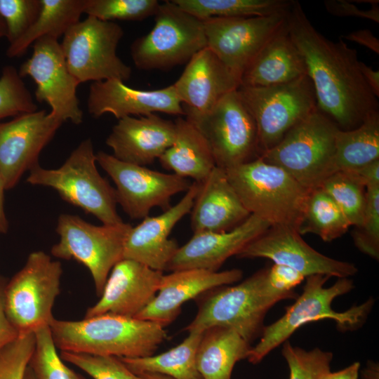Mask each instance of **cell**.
Wrapping results in <instances>:
<instances>
[{"label": "cell", "instance_id": "32", "mask_svg": "<svg viewBox=\"0 0 379 379\" xmlns=\"http://www.w3.org/2000/svg\"><path fill=\"white\" fill-rule=\"evenodd\" d=\"M379 159V111L350 130L338 128L335 135L334 169L353 171Z\"/></svg>", "mask_w": 379, "mask_h": 379}, {"label": "cell", "instance_id": "38", "mask_svg": "<svg viewBox=\"0 0 379 379\" xmlns=\"http://www.w3.org/2000/svg\"><path fill=\"white\" fill-rule=\"evenodd\" d=\"M38 110V106L18 70L13 65L3 67L0 75V119Z\"/></svg>", "mask_w": 379, "mask_h": 379}, {"label": "cell", "instance_id": "41", "mask_svg": "<svg viewBox=\"0 0 379 379\" xmlns=\"http://www.w3.org/2000/svg\"><path fill=\"white\" fill-rule=\"evenodd\" d=\"M352 237L356 247L371 258H379V185L366 187V204L362 222Z\"/></svg>", "mask_w": 379, "mask_h": 379}, {"label": "cell", "instance_id": "34", "mask_svg": "<svg viewBox=\"0 0 379 379\" xmlns=\"http://www.w3.org/2000/svg\"><path fill=\"white\" fill-rule=\"evenodd\" d=\"M350 225L333 200L320 187L310 191L298 232L312 233L324 241L335 240L347 232Z\"/></svg>", "mask_w": 379, "mask_h": 379}, {"label": "cell", "instance_id": "26", "mask_svg": "<svg viewBox=\"0 0 379 379\" xmlns=\"http://www.w3.org/2000/svg\"><path fill=\"white\" fill-rule=\"evenodd\" d=\"M194 232H222L251 215L228 180L225 170L215 166L201 182L190 211Z\"/></svg>", "mask_w": 379, "mask_h": 379}, {"label": "cell", "instance_id": "15", "mask_svg": "<svg viewBox=\"0 0 379 379\" xmlns=\"http://www.w3.org/2000/svg\"><path fill=\"white\" fill-rule=\"evenodd\" d=\"M32 48L31 57L18 69L20 76L33 79L36 101L47 103L52 117L62 122L81 124L84 113L77 95L80 84L68 69L58 39L43 36L34 42Z\"/></svg>", "mask_w": 379, "mask_h": 379}, {"label": "cell", "instance_id": "55", "mask_svg": "<svg viewBox=\"0 0 379 379\" xmlns=\"http://www.w3.org/2000/svg\"><path fill=\"white\" fill-rule=\"evenodd\" d=\"M24 379H36L29 366L25 371Z\"/></svg>", "mask_w": 379, "mask_h": 379}, {"label": "cell", "instance_id": "35", "mask_svg": "<svg viewBox=\"0 0 379 379\" xmlns=\"http://www.w3.org/2000/svg\"><path fill=\"white\" fill-rule=\"evenodd\" d=\"M342 211L350 226L361 225L366 204V187L351 173L336 171L319 187Z\"/></svg>", "mask_w": 379, "mask_h": 379}, {"label": "cell", "instance_id": "4", "mask_svg": "<svg viewBox=\"0 0 379 379\" xmlns=\"http://www.w3.org/2000/svg\"><path fill=\"white\" fill-rule=\"evenodd\" d=\"M229 182L246 208L271 227L298 231L307 190L279 166L260 158L225 170Z\"/></svg>", "mask_w": 379, "mask_h": 379}, {"label": "cell", "instance_id": "21", "mask_svg": "<svg viewBox=\"0 0 379 379\" xmlns=\"http://www.w3.org/2000/svg\"><path fill=\"white\" fill-rule=\"evenodd\" d=\"M88 113L95 118L110 113L118 120L126 117L147 116L156 112L185 115L173 85L144 91L109 79L92 82L87 98Z\"/></svg>", "mask_w": 379, "mask_h": 379}, {"label": "cell", "instance_id": "54", "mask_svg": "<svg viewBox=\"0 0 379 379\" xmlns=\"http://www.w3.org/2000/svg\"><path fill=\"white\" fill-rule=\"evenodd\" d=\"M6 36V27L4 19L0 15V39Z\"/></svg>", "mask_w": 379, "mask_h": 379}, {"label": "cell", "instance_id": "51", "mask_svg": "<svg viewBox=\"0 0 379 379\" xmlns=\"http://www.w3.org/2000/svg\"><path fill=\"white\" fill-rule=\"evenodd\" d=\"M6 188L0 175V234H6L9 229V223L4 207V192Z\"/></svg>", "mask_w": 379, "mask_h": 379}, {"label": "cell", "instance_id": "33", "mask_svg": "<svg viewBox=\"0 0 379 379\" xmlns=\"http://www.w3.org/2000/svg\"><path fill=\"white\" fill-rule=\"evenodd\" d=\"M200 20L211 18H251L286 12L292 0H172Z\"/></svg>", "mask_w": 379, "mask_h": 379}, {"label": "cell", "instance_id": "27", "mask_svg": "<svg viewBox=\"0 0 379 379\" xmlns=\"http://www.w3.org/2000/svg\"><path fill=\"white\" fill-rule=\"evenodd\" d=\"M307 75L302 56L285 26L264 46L241 79L240 86L266 87Z\"/></svg>", "mask_w": 379, "mask_h": 379}, {"label": "cell", "instance_id": "50", "mask_svg": "<svg viewBox=\"0 0 379 379\" xmlns=\"http://www.w3.org/2000/svg\"><path fill=\"white\" fill-rule=\"evenodd\" d=\"M359 362H354L349 366L335 372L329 371L323 379H358Z\"/></svg>", "mask_w": 379, "mask_h": 379}, {"label": "cell", "instance_id": "17", "mask_svg": "<svg viewBox=\"0 0 379 379\" xmlns=\"http://www.w3.org/2000/svg\"><path fill=\"white\" fill-rule=\"evenodd\" d=\"M62 123L46 109L0 122V175L6 190L15 187L23 174L39 164L40 153Z\"/></svg>", "mask_w": 379, "mask_h": 379}, {"label": "cell", "instance_id": "24", "mask_svg": "<svg viewBox=\"0 0 379 379\" xmlns=\"http://www.w3.org/2000/svg\"><path fill=\"white\" fill-rule=\"evenodd\" d=\"M173 85L186 116L208 112L225 95L238 89L240 81L206 47L190 59Z\"/></svg>", "mask_w": 379, "mask_h": 379}, {"label": "cell", "instance_id": "20", "mask_svg": "<svg viewBox=\"0 0 379 379\" xmlns=\"http://www.w3.org/2000/svg\"><path fill=\"white\" fill-rule=\"evenodd\" d=\"M198 190L199 182L194 181L175 205L159 215H148L132 227L125 239L123 259L137 261L155 270H166L179 247L175 240L169 239V234L190 213Z\"/></svg>", "mask_w": 379, "mask_h": 379}, {"label": "cell", "instance_id": "25", "mask_svg": "<svg viewBox=\"0 0 379 379\" xmlns=\"http://www.w3.org/2000/svg\"><path fill=\"white\" fill-rule=\"evenodd\" d=\"M175 135V122L156 114L129 116L118 120L105 143L117 159L146 166L172 145Z\"/></svg>", "mask_w": 379, "mask_h": 379}, {"label": "cell", "instance_id": "36", "mask_svg": "<svg viewBox=\"0 0 379 379\" xmlns=\"http://www.w3.org/2000/svg\"><path fill=\"white\" fill-rule=\"evenodd\" d=\"M35 345L29 362L36 379H85L67 366L57 352L50 326L34 332Z\"/></svg>", "mask_w": 379, "mask_h": 379}, {"label": "cell", "instance_id": "2", "mask_svg": "<svg viewBox=\"0 0 379 379\" xmlns=\"http://www.w3.org/2000/svg\"><path fill=\"white\" fill-rule=\"evenodd\" d=\"M50 328L61 351L117 357L151 356L167 338L157 323L112 314L77 321L54 318Z\"/></svg>", "mask_w": 379, "mask_h": 379}, {"label": "cell", "instance_id": "16", "mask_svg": "<svg viewBox=\"0 0 379 379\" xmlns=\"http://www.w3.org/2000/svg\"><path fill=\"white\" fill-rule=\"evenodd\" d=\"M286 11L263 17L204 20L207 47L241 84L248 67L285 26Z\"/></svg>", "mask_w": 379, "mask_h": 379}, {"label": "cell", "instance_id": "11", "mask_svg": "<svg viewBox=\"0 0 379 379\" xmlns=\"http://www.w3.org/2000/svg\"><path fill=\"white\" fill-rule=\"evenodd\" d=\"M124 36L114 22L87 16L72 25L60 43L70 73L81 83L117 79L126 81L131 68L117 54Z\"/></svg>", "mask_w": 379, "mask_h": 379}, {"label": "cell", "instance_id": "3", "mask_svg": "<svg viewBox=\"0 0 379 379\" xmlns=\"http://www.w3.org/2000/svg\"><path fill=\"white\" fill-rule=\"evenodd\" d=\"M328 276L314 274L307 277L302 292L295 298L293 304L276 321L265 326L259 342L251 347L247 360L252 364L260 363L269 353L283 344L300 327L310 322L333 320L342 331H354L361 327L368 317L373 305L368 299L343 312L332 308L333 300L350 292L354 287L352 279L338 278L329 287L324 284Z\"/></svg>", "mask_w": 379, "mask_h": 379}, {"label": "cell", "instance_id": "22", "mask_svg": "<svg viewBox=\"0 0 379 379\" xmlns=\"http://www.w3.org/2000/svg\"><path fill=\"white\" fill-rule=\"evenodd\" d=\"M270 227L267 222L251 214L229 231L195 233L186 244L178 247L166 270L203 269L217 272L229 258L237 256Z\"/></svg>", "mask_w": 379, "mask_h": 379}, {"label": "cell", "instance_id": "49", "mask_svg": "<svg viewBox=\"0 0 379 379\" xmlns=\"http://www.w3.org/2000/svg\"><path fill=\"white\" fill-rule=\"evenodd\" d=\"M361 74L374 95L379 97V72L363 62H360Z\"/></svg>", "mask_w": 379, "mask_h": 379}, {"label": "cell", "instance_id": "43", "mask_svg": "<svg viewBox=\"0 0 379 379\" xmlns=\"http://www.w3.org/2000/svg\"><path fill=\"white\" fill-rule=\"evenodd\" d=\"M35 345L34 333L20 335L0 350V379H24Z\"/></svg>", "mask_w": 379, "mask_h": 379}, {"label": "cell", "instance_id": "5", "mask_svg": "<svg viewBox=\"0 0 379 379\" xmlns=\"http://www.w3.org/2000/svg\"><path fill=\"white\" fill-rule=\"evenodd\" d=\"M96 162L93 142L86 138L59 168L35 165L29 170L27 182L55 190L64 201L94 215L104 225L122 222L117 213L115 189L98 172Z\"/></svg>", "mask_w": 379, "mask_h": 379}, {"label": "cell", "instance_id": "1", "mask_svg": "<svg viewBox=\"0 0 379 379\" xmlns=\"http://www.w3.org/2000/svg\"><path fill=\"white\" fill-rule=\"evenodd\" d=\"M286 18L313 84L317 108L341 130L354 128L378 112V98L361 74L357 51L320 33L298 1L292 0Z\"/></svg>", "mask_w": 379, "mask_h": 379}, {"label": "cell", "instance_id": "9", "mask_svg": "<svg viewBox=\"0 0 379 379\" xmlns=\"http://www.w3.org/2000/svg\"><path fill=\"white\" fill-rule=\"evenodd\" d=\"M154 25L131 46L135 67L142 70L168 69L187 64L207 47L203 20L181 9L172 0L160 3Z\"/></svg>", "mask_w": 379, "mask_h": 379}, {"label": "cell", "instance_id": "42", "mask_svg": "<svg viewBox=\"0 0 379 379\" xmlns=\"http://www.w3.org/2000/svg\"><path fill=\"white\" fill-rule=\"evenodd\" d=\"M41 0H0V15L6 27L9 45L20 39L36 20Z\"/></svg>", "mask_w": 379, "mask_h": 379}, {"label": "cell", "instance_id": "40", "mask_svg": "<svg viewBox=\"0 0 379 379\" xmlns=\"http://www.w3.org/2000/svg\"><path fill=\"white\" fill-rule=\"evenodd\" d=\"M61 359L93 379H145L132 372L119 357L61 351Z\"/></svg>", "mask_w": 379, "mask_h": 379}, {"label": "cell", "instance_id": "45", "mask_svg": "<svg viewBox=\"0 0 379 379\" xmlns=\"http://www.w3.org/2000/svg\"><path fill=\"white\" fill-rule=\"evenodd\" d=\"M378 1L371 4V8L362 10L350 1L326 0L324 6L326 11L338 17H355L366 18L375 22H379Z\"/></svg>", "mask_w": 379, "mask_h": 379}, {"label": "cell", "instance_id": "14", "mask_svg": "<svg viewBox=\"0 0 379 379\" xmlns=\"http://www.w3.org/2000/svg\"><path fill=\"white\" fill-rule=\"evenodd\" d=\"M96 161L115 185L117 204L131 219H143L154 207L171 208L172 197L186 192L192 183L174 173H162L146 166L124 162L103 151Z\"/></svg>", "mask_w": 379, "mask_h": 379}, {"label": "cell", "instance_id": "46", "mask_svg": "<svg viewBox=\"0 0 379 379\" xmlns=\"http://www.w3.org/2000/svg\"><path fill=\"white\" fill-rule=\"evenodd\" d=\"M7 281L6 277L0 275V350L19 337L6 312L4 292Z\"/></svg>", "mask_w": 379, "mask_h": 379}, {"label": "cell", "instance_id": "18", "mask_svg": "<svg viewBox=\"0 0 379 379\" xmlns=\"http://www.w3.org/2000/svg\"><path fill=\"white\" fill-rule=\"evenodd\" d=\"M239 258H267L274 264L291 267L305 277L321 274L338 278L354 275L357 267L351 262L328 257L308 245L295 229L272 226L246 246Z\"/></svg>", "mask_w": 379, "mask_h": 379}, {"label": "cell", "instance_id": "30", "mask_svg": "<svg viewBox=\"0 0 379 379\" xmlns=\"http://www.w3.org/2000/svg\"><path fill=\"white\" fill-rule=\"evenodd\" d=\"M40 13L31 27L17 41L8 45L10 58L23 55L35 41L43 36L59 39L80 20L87 0H41Z\"/></svg>", "mask_w": 379, "mask_h": 379}, {"label": "cell", "instance_id": "52", "mask_svg": "<svg viewBox=\"0 0 379 379\" xmlns=\"http://www.w3.org/2000/svg\"><path fill=\"white\" fill-rule=\"evenodd\" d=\"M363 379H378V364L369 361L367 368L362 372Z\"/></svg>", "mask_w": 379, "mask_h": 379}, {"label": "cell", "instance_id": "23", "mask_svg": "<svg viewBox=\"0 0 379 379\" xmlns=\"http://www.w3.org/2000/svg\"><path fill=\"white\" fill-rule=\"evenodd\" d=\"M239 269L213 272L203 269L173 271L163 275L158 294L134 318L154 321L165 327L179 315L182 305L211 289L241 280Z\"/></svg>", "mask_w": 379, "mask_h": 379}, {"label": "cell", "instance_id": "29", "mask_svg": "<svg viewBox=\"0 0 379 379\" xmlns=\"http://www.w3.org/2000/svg\"><path fill=\"white\" fill-rule=\"evenodd\" d=\"M251 347L234 330L213 326L205 330L196 353L197 368L203 379H232L235 364L248 358Z\"/></svg>", "mask_w": 379, "mask_h": 379}, {"label": "cell", "instance_id": "13", "mask_svg": "<svg viewBox=\"0 0 379 379\" xmlns=\"http://www.w3.org/2000/svg\"><path fill=\"white\" fill-rule=\"evenodd\" d=\"M185 117L208 142L217 167L226 170L258 158L256 125L237 89L208 112Z\"/></svg>", "mask_w": 379, "mask_h": 379}, {"label": "cell", "instance_id": "12", "mask_svg": "<svg viewBox=\"0 0 379 379\" xmlns=\"http://www.w3.org/2000/svg\"><path fill=\"white\" fill-rule=\"evenodd\" d=\"M132 226L124 221L115 225H95L79 215L60 214L56 232L59 241L53 245V256L75 260L90 272L96 293L100 296L108 275L123 259L125 239Z\"/></svg>", "mask_w": 379, "mask_h": 379}, {"label": "cell", "instance_id": "8", "mask_svg": "<svg viewBox=\"0 0 379 379\" xmlns=\"http://www.w3.org/2000/svg\"><path fill=\"white\" fill-rule=\"evenodd\" d=\"M266 270L261 269L238 284L217 287L200 295L197 314L185 330L204 332L213 326L227 327L249 343L260 336L265 315L274 305L262 289Z\"/></svg>", "mask_w": 379, "mask_h": 379}, {"label": "cell", "instance_id": "39", "mask_svg": "<svg viewBox=\"0 0 379 379\" xmlns=\"http://www.w3.org/2000/svg\"><path fill=\"white\" fill-rule=\"evenodd\" d=\"M282 356L289 368V379H323L331 371L333 353L318 347L310 351L283 343Z\"/></svg>", "mask_w": 379, "mask_h": 379}, {"label": "cell", "instance_id": "37", "mask_svg": "<svg viewBox=\"0 0 379 379\" xmlns=\"http://www.w3.org/2000/svg\"><path fill=\"white\" fill-rule=\"evenodd\" d=\"M157 0H87L84 13L103 21H139L154 15Z\"/></svg>", "mask_w": 379, "mask_h": 379}, {"label": "cell", "instance_id": "28", "mask_svg": "<svg viewBox=\"0 0 379 379\" xmlns=\"http://www.w3.org/2000/svg\"><path fill=\"white\" fill-rule=\"evenodd\" d=\"M174 141L158 159L163 168L180 177L202 182L216 166L209 145L187 119L175 121Z\"/></svg>", "mask_w": 379, "mask_h": 379}, {"label": "cell", "instance_id": "7", "mask_svg": "<svg viewBox=\"0 0 379 379\" xmlns=\"http://www.w3.org/2000/svg\"><path fill=\"white\" fill-rule=\"evenodd\" d=\"M62 268L43 251H33L8 280L4 292L7 317L20 335L50 326L60 293Z\"/></svg>", "mask_w": 379, "mask_h": 379}, {"label": "cell", "instance_id": "19", "mask_svg": "<svg viewBox=\"0 0 379 379\" xmlns=\"http://www.w3.org/2000/svg\"><path fill=\"white\" fill-rule=\"evenodd\" d=\"M163 272L130 259L119 260L111 270L98 301L84 318L104 314L135 317L154 298Z\"/></svg>", "mask_w": 379, "mask_h": 379}, {"label": "cell", "instance_id": "47", "mask_svg": "<svg viewBox=\"0 0 379 379\" xmlns=\"http://www.w3.org/2000/svg\"><path fill=\"white\" fill-rule=\"evenodd\" d=\"M342 38L367 47L376 54L379 53V40L373 33L367 29L353 31Z\"/></svg>", "mask_w": 379, "mask_h": 379}, {"label": "cell", "instance_id": "6", "mask_svg": "<svg viewBox=\"0 0 379 379\" xmlns=\"http://www.w3.org/2000/svg\"><path fill=\"white\" fill-rule=\"evenodd\" d=\"M337 125L318 108L258 158L285 170L309 190L335 173Z\"/></svg>", "mask_w": 379, "mask_h": 379}, {"label": "cell", "instance_id": "53", "mask_svg": "<svg viewBox=\"0 0 379 379\" xmlns=\"http://www.w3.org/2000/svg\"><path fill=\"white\" fill-rule=\"evenodd\" d=\"M145 379H173L171 377L158 373H144L140 375Z\"/></svg>", "mask_w": 379, "mask_h": 379}, {"label": "cell", "instance_id": "10", "mask_svg": "<svg viewBox=\"0 0 379 379\" xmlns=\"http://www.w3.org/2000/svg\"><path fill=\"white\" fill-rule=\"evenodd\" d=\"M237 91L256 125L258 157L317 109L314 88L307 75L271 86H239Z\"/></svg>", "mask_w": 379, "mask_h": 379}, {"label": "cell", "instance_id": "44", "mask_svg": "<svg viewBox=\"0 0 379 379\" xmlns=\"http://www.w3.org/2000/svg\"><path fill=\"white\" fill-rule=\"evenodd\" d=\"M305 278L291 267L274 263L266 270L262 284L264 294L274 305L282 300L295 298L294 288Z\"/></svg>", "mask_w": 379, "mask_h": 379}, {"label": "cell", "instance_id": "31", "mask_svg": "<svg viewBox=\"0 0 379 379\" xmlns=\"http://www.w3.org/2000/svg\"><path fill=\"white\" fill-rule=\"evenodd\" d=\"M204 332L191 331L178 345L159 354L119 357L135 374L158 373L173 379H203L196 364V353Z\"/></svg>", "mask_w": 379, "mask_h": 379}, {"label": "cell", "instance_id": "48", "mask_svg": "<svg viewBox=\"0 0 379 379\" xmlns=\"http://www.w3.org/2000/svg\"><path fill=\"white\" fill-rule=\"evenodd\" d=\"M350 173H352L365 187L379 185V159Z\"/></svg>", "mask_w": 379, "mask_h": 379}]
</instances>
